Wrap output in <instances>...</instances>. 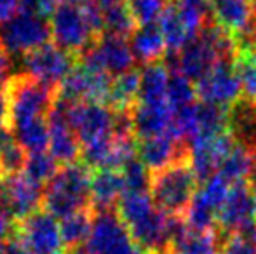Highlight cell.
<instances>
[{
	"mask_svg": "<svg viewBox=\"0 0 256 254\" xmlns=\"http://www.w3.org/2000/svg\"><path fill=\"white\" fill-rule=\"evenodd\" d=\"M91 174L86 164L60 167L58 174L46 185L42 209L58 220L91 207Z\"/></svg>",
	"mask_w": 256,
	"mask_h": 254,
	"instance_id": "obj_1",
	"label": "cell"
},
{
	"mask_svg": "<svg viewBox=\"0 0 256 254\" xmlns=\"http://www.w3.org/2000/svg\"><path fill=\"white\" fill-rule=\"evenodd\" d=\"M9 98V124L16 126L28 120L44 119L56 103V87L42 84L37 78L16 73L6 80Z\"/></svg>",
	"mask_w": 256,
	"mask_h": 254,
	"instance_id": "obj_2",
	"label": "cell"
},
{
	"mask_svg": "<svg viewBox=\"0 0 256 254\" xmlns=\"http://www.w3.org/2000/svg\"><path fill=\"white\" fill-rule=\"evenodd\" d=\"M197 176L188 160H182L162 171L152 173L150 195L158 211L166 214L185 213L197 192Z\"/></svg>",
	"mask_w": 256,
	"mask_h": 254,
	"instance_id": "obj_3",
	"label": "cell"
},
{
	"mask_svg": "<svg viewBox=\"0 0 256 254\" xmlns=\"http://www.w3.org/2000/svg\"><path fill=\"white\" fill-rule=\"evenodd\" d=\"M49 24L54 44L77 58L98 40L86 17L82 3L60 2L51 14Z\"/></svg>",
	"mask_w": 256,
	"mask_h": 254,
	"instance_id": "obj_4",
	"label": "cell"
},
{
	"mask_svg": "<svg viewBox=\"0 0 256 254\" xmlns=\"http://www.w3.org/2000/svg\"><path fill=\"white\" fill-rule=\"evenodd\" d=\"M51 38V24L46 17L26 10H21L0 23V45L9 56H24L49 44Z\"/></svg>",
	"mask_w": 256,
	"mask_h": 254,
	"instance_id": "obj_5",
	"label": "cell"
},
{
	"mask_svg": "<svg viewBox=\"0 0 256 254\" xmlns=\"http://www.w3.org/2000/svg\"><path fill=\"white\" fill-rule=\"evenodd\" d=\"M58 99V98H56ZM64 115L82 145L114 136L115 110L104 103H70L63 101Z\"/></svg>",
	"mask_w": 256,
	"mask_h": 254,
	"instance_id": "obj_6",
	"label": "cell"
},
{
	"mask_svg": "<svg viewBox=\"0 0 256 254\" xmlns=\"http://www.w3.org/2000/svg\"><path fill=\"white\" fill-rule=\"evenodd\" d=\"M216 225L222 235L239 234L253 241L256 235V221L251 185L236 183L230 187L228 195L218 211Z\"/></svg>",
	"mask_w": 256,
	"mask_h": 254,
	"instance_id": "obj_7",
	"label": "cell"
},
{
	"mask_svg": "<svg viewBox=\"0 0 256 254\" xmlns=\"http://www.w3.org/2000/svg\"><path fill=\"white\" fill-rule=\"evenodd\" d=\"M222 61L218 49L214 47L212 40L204 30L197 35L194 40H190L180 52H169L166 58V66L172 73H182L188 80L199 84L204 77H208L209 71Z\"/></svg>",
	"mask_w": 256,
	"mask_h": 254,
	"instance_id": "obj_8",
	"label": "cell"
},
{
	"mask_svg": "<svg viewBox=\"0 0 256 254\" xmlns=\"http://www.w3.org/2000/svg\"><path fill=\"white\" fill-rule=\"evenodd\" d=\"M44 188L26 174L0 176V209L12 221H23L42 209Z\"/></svg>",
	"mask_w": 256,
	"mask_h": 254,
	"instance_id": "obj_9",
	"label": "cell"
},
{
	"mask_svg": "<svg viewBox=\"0 0 256 254\" xmlns=\"http://www.w3.org/2000/svg\"><path fill=\"white\" fill-rule=\"evenodd\" d=\"M23 71L32 78H37L42 84H48L51 87H56L64 80L68 73L77 64V56L63 51L56 44H46L28 54L21 56Z\"/></svg>",
	"mask_w": 256,
	"mask_h": 254,
	"instance_id": "obj_10",
	"label": "cell"
},
{
	"mask_svg": "<svg viewBox=\"0 0 256 254\" xmlns=\"http://www.w3.org/2000/svg\"><path fill=\"white\" fill-rule=\"evenodd\" d=\"M16 237L28 254H66L60 223L44 209L20 221L16 227Z\"/></svg>",
	"mask_w": 256,
	"mask_h": 254,
	"instance_id": "obj_11",
	"label": "cell"
},
{
	"mask_svg": "<svg viewBox=\"0 0 256 254\" xmlns=\"http://www.w3.org/2000/svg\"><path fill=\"white\" fill-rule=\"evenodd\" d=\"M112 87V77L103 71H94L91 68L77 63L75 68L58 85L56 98L70 103H104Z\"/></svg>",
	"mask_w": 256,
	"mask_h": 254,
	"instance_id": "obj_12",
	"label": "cell"
},
{
	"mask_svg": "<svg viewBox=\"0 0 256 254\" xmlns=\"http://www.w3.org/2000/svg\"><path fill=\"white\" fill-rule=\"evenodd\" d=\"M84 66L94 71H103L112 77L132 70L136 58L131 51V45L126 38L112 37V35H102L91 47L78 56Z\"/></svg>",
	"mask_w": 256,
	"mask_h": 254,
	"instance_id": "obj_13",
	"label": "cell"
},
{
	"mask_svg": "<svg viewBox=\"0 0 256 254\" xmlns=\"http://www.w3.org/2000/svg\"><path fill=\"white\" fill-rule=\"evenodd\" d=\"M236 145V139L228 131L220 134L197 136L188 141V164L199 181L214 176L222 160Z\"/></svg>",
	"mask_w": 256,
	"mask_h": 254,
	"instance_id": "obj_14",
	"label": "cell"
},
{
	"mask_svg": "<svg viewBox=\"0 0 256 254\" xmlns=\"http://www.w3.org/2000/svg\"><path fill=\"white\" fill-rule=\"evenodd\" d=\"M197 87V96L202 101L218 105L228 110L234 103L242 98V85L234 70L232 59H222L214 68L204 77Z\"/></svg>",
	"mask_w": 256,
	"mask_h": 254,
	"instance_id": "obj_15",
	"label": "cell"
},
{
	"mask_svg": "<svg viewBox=\"0 0 256 254\" xmlns=\"http://www.w3.org/2000/svg\"><path fill=\"white\" fill-rule=\"evenodd\" d=\"M49 124V153L60 166L77 164L82 157V143L70 127L64 115L63 103L56 99L48 115Z\"/></svg>",
	"mask_w": 256,
	"mask_h": 254,
	"instance_id": "obj_16",
	"label": "cell"
},
{
	"mask_svg": "<svg viewBox=\"0 0 256 254\" xmlns=\"http://www.w3.org/2000/svg\"><path fill=\"white\" fill-rule=\"evenodd\" d=\"M138 159L150 173H157L182 160H188V146L178 141L169 132L138 141Z\"/></svg>",
	"mask_w": 256,
	"mask_h": 254,
	"instance_id": "obj_17",
	"label": "cell"
},
{
	"mask_svg": "<svg viewBox=\"0 0 256 254\" xmlns=\"http://www.w3.org/2000/svg\"><path fill=\"white\" fill-rule=\"evenodd\" d=\"M209 7L212 23L240 40L250 28L256 0H209Z\"/></svg>",
	"mask_w": 256,
	"mask_h": 254,
	"instance_id": "obj_18",
	"label": "cell"
},
{
	"mask_svg": "<svg viewBox=\"0 0 256 254\" xmlns=\"http://www.w3.org/2000/svg\"><path fill=\"white\" fill-rule=\"evenodd\" d=\"M129 237H131V234L118 218L117 211H102V213H94L91 234H89V239L84 246L89 254H104L108 249L120 244L122 241Z\"/></svg>",
	"mask_w": 256,
	"mask_h": 254,
	"instance_id": "obj_19",
	"label": "cell"
},
{
	"mask_svg": "<svg viewBox=\"0 0 256 254\" xmlns=\"http://www.w3.org/2000/svg\"><path fill=\"white\" fill-rule=\"evenodd\" d=\"M134 138L145 139L169 132L172 120V108L164 103H138L131 110Z\"/></svg>",
	"mask_w": 256,
	"mask_h": 254,
	"instance_id": "obj_20",
	"label": "cell"
},
{
	"mask_svg": "<svg viewBox=\"0 0 256 254\" xmlns=\"http://www.w3.org/2000/svg\"><path fill=\"white\" fill-rule=\"evenodd\" d=\"M124 193L126 185L120 171L102 169L91 174V209L94 213L115 209Z\"/></svg>",
	"mask_w": 256,
	"mask_h": 254,
	"instance_id": "obj_21",
	"label": "cell"
},
{
	"mask_svg": "<svg viewBox=\"0 0 256 254\" xmlns=\"http://www.w3.org/2000/svg\"><path fill=\"white\" fill-rule=\"evenodd\" d=\"M228 132L236 143L253 150L256 146V101L242 98L228 108Z\"/></svg>",
	"mask_w": 256,
	"mask_h": 254,
	"instance_id": "obj_22",
	"label": "cell"
},
{
	"mask_svg": "<svg viewBox=\"0 0 256 254\" xmlns=\"http://www.w3.org/2000/svg\"><path fill=\"white\" fill-rule=\"evenodd\" d=\"M131 51L134 54L136 61L143 64L162 61L168 45H166L164 35L158 24H140L131 35Z\"/></svg>",
	"mask_w": 256,
	"mask_h": 254,
	"instance_id": "obj_23",
	"label": "cell"
},
{
	"mask_svg": "<svg viewBox=\"0 0 256 254\" xmlns=\"http://www.w3.org/2000/svg\"><path fill=\"white\" fill-rule=\"evenodd\" d=\"M140 85L142 71L136 68L114 77L106 105L115 112H131L140 101Z\"/></svg>",
	"mask_w": 256,
	"mask_h": 254,
	"instance_id": "obj_24",
	"label": "cell"
},
{
	"mask_svg": "<svg viewBox=\"0 0 256 254\" xmlns=\"http://www.w3.org/2000/svg\"><path fill=\"white\" fill-rule=\"evenodd\" d=\"M169 78H171V71L164 61L145 64V68L142 70L138 103H164Z\"/></svg>",
	"mask_w": 256,
	"mask_h": 254,
	"instance_id": "obj_25",
	"label": "cell"
},
{
	"mask_svg": "<svg viewBox=\"0 0 256 254\" xmlns=\"http://www.w3.org/2000/svg\"><path fill=\"white\" fill-rule=\"evenodd\" d=\"M158 26L164 35L169 52H180L190 40L196 38V35L192 33V30L186 26L183 17L176 10L174 3H169L168 9L164 10V14L158 19Z\"/></svg>",
	"mask_w": 256,
	"mask_h": 254,
	"instance_id": "obj_26",
	"label": "cell"
},
{
	"mask_svg": "<svg viewBox=\"0 0 256 254\" xmlns=\"http://www.w3.org/2000/svg\"><path fill=\"white\" fill-rule=\"evenodd\" d=\"M14 139L26 153L46 152L49 148V124L48 117L28 120L16 126H9Z\"/></svg>",
	"mask_w": 256,
	"mask_h": 254,
	"instance_id": "obj_27",
	"label": "cell"
},
{
	"mask_svg": "<svg viewBox=\"0 0 256 254\" xmlns=\"http://www.w3.org/2000/svg\"><path fill=\"white\" fill-rule=\"evenodd\" d=\"M155 209L157 207H155L150 192H126L118 199L117 207H115L118 218L128 228L148 218Z\"/></svg>",
	"mask_w": 256,
	"mask_h": 254,
	"instance_id": "obj_28",
	"label": "cell"
},
{
	"mask_svg": "<svg viewBox=\"0 0 256 254\" xmlns=\"http://www.w3.org/2000/svg\"><path fill=\"white\" fill-rule=\"evenodd\" d=\"M220 249H222V234L218 230H188L171 246L169 254H220Z\"/></svg>",
	"mask_w": 256,
	"mask_h": 254,
	"instance_id": "obj_29",
	"label": "cell"
},
{
	"mask_svg": "<svg viewBox=\"0 0 256 254\" xmlns=\"http://www.w3.org/2000/svg\"><path fill=\"white\" fill-rule=\"evenodd\" d=\"M92 218H94V211L89 207V209L77 211V213L61 220L60 232L66 251L68 249L78 248V246L88 242L92 227Z\"/></svg>",
	"mask_w": 256,
	"mask_h": 254,
	"instance_id": "obj_30",
	"label": "cell"
},
{
	"mask_svg": "<svg viewBox=\"0 0 256 254\" xmlns=\"http://www.w3.org/2000/svg\"><path fill=\"white\" fill-rule=\"evenodd\" d=\"M251 173V150L236 143L228 155L222 160L218 173L226 183H246Z\"/></svg>",
	"mask_w": 256,
	"mask_h": 254,
	"instance_id": "obj_31",
	"label": "cell"
},
{
	"mask_svg": "<svg viewBox=\"0 0 256 254\" xmlns=\"http://www.w3.org/2000/svg\"><path fill=\"white\" fill-rule=\"evenodd\" d=\"M232 64L242 85V96L256 101V49L239 44Z\"/></svg>",
	"mask_w": 256,
	"mask_h": 254,
	"instance_id": "obj_32",
	"label": "cell"
},
{
	"mask_svg": "<svg viewBox=\"0 0 256 254\" xmlns=\"http://www.w3.org/2000/svg\"><path fill=\"white\" fill-rule=\"evenodd\" d=\"M136 21L128 3H115L103 9V35L128 38L134 33Z\"/></svg>",
	"mask_w": 256,
	"mask_h": 254,
	"instance_id": "obj_33",
	"label": "cell"
},
{
	"mask_svg": "<svg viewBox=\"0 0 256 254\" xmlns=\"http://www.w3.org/2000/svg\"><path fill=\"white\" fill-rule=\"evenodd\" d=\"M60 171V164L54 160V157L48 152L28 153L26 162H24L23 174H26L32 181L44 187Z\"/></svg>",
	"mask_w": 256,
	"mask_h": 254,
	"instance_id": "obj_34",
	"label": "cell"
},
{
	"mask_svg": "<svg viewBox=\"0 0 256 254\" xmlns=\"http://www.w3.org/2000/svg\"><path fill=\"white\" fill-rule=\"evenodd\" d=\"M174 7L196 37L209 23V0H174Z\"/></svg>",
	"mask_w": 256,
	"mask_h": 254,
	"instance_id": "obj_35",
	"label": "cell"
},
{
	"mask_svg": "<svg viewBox=\"0 0 256 254\" xmlns=\"http://www.w3.org/2000/svg\"><path fill=\"white\" fill-rule=\"evenodd\" d=\"M197 98V87L194 85L192 80L183 77L182 73H171L168 85V94L166 101L172 110H182L185 106L194 105Z\"/></svg>",
	"mask_w": 256,
	"mask_h": 254,
	"instance_id": "obj_36",
	"label": "cell"
},
{
	"mask_svg": "<svg viewBox=\"0 0 256 254\" xmlns=\"http://www.w3.org/2000/svg\"><path fill=\"white\" fill-rule=\"evenodd\" d=\"M124 178L126 192H150L152 183V173L145 167V164L136 157L131 162H128L120 169Z\"/></svg>",
	"mask_w": 256,
	"mask_h": 254,
	"instance_id": "obj_37",
	"label": "cell"
},
{
	"mask_svg": "<svg viewBox=\"0 0 256 254\" xmlns=\"http://www.w3.org/2000/svg\"><path fill=\"white\" fill-rule=\"evenodd\" d=\"M169 0H128V7L136 24H152L160 19Z\"/></svg>",
	"mask_w": 256,
	"mask_h": 254,
	"instance_id": "obj_38",
	"label": "cell"
},
{
	"mask_svg": "<svg viewBox=\"0 0 256 254\" xmlns=\"http://www.w3.org/2000/svg\"><path fill=\"white\" fill-rule=\"evenodd\" d=\"M220 254H256V246L251 239L239 234H230L222 239Z\"/></svg>",
	"mask_w": 256,
	"mask_h": 254,
	"instance_id": "obj_39",
	"label": "cell"
},
{
	"mask_svg": "<svg viewBox=\"0 0 256 254\" xmlns=\"http://www.w3.org/2000/svg\"><path fill=\"white\" fill-rule=\"evenodd\" d=\"M18 5L21 7V10H26V12L40 17H48L56 9V0H18Z\"/></svg>",
	"mask_w": 256,
	"mask_h": 254,
	"instance_id": "obj_40",
	"label": "cell"
},
{
	"mask_svg": "<svg viewBox=\"0 0 256 254\" xmlns=\"http://www.w3.org/2000/svg\"><path fill=\"white\" fill-rule=\"evenodd\" d=\"M104 254H146V253L143 251V249L140 248V246L136 244L131 237H129V239H126V241H122L120 244H117L112 249H108Z\"/></svg>",
	"mask_w": 256,
	"mask_h": 254,
	"instance_id": "obj_41",
	"label": "cell"
},
{
	"mask_svg": "<svg viewBox=\"0 0 256 254\" xmlns=\"http://www.w3.org/2000/svg\"><path fill=\"white\" fill-rule=\"evenodd\" d=\"M9 124V98H7L6 82H0V126Z\"/></svg>",
	"mask_w": 256,
	"mask_h": 254,
	"instance_id": "obj_42",
	"label": "cell"
},
{
	"mask_svg": "<svg viewBox=\"0 0 256 254\" xmlns=\"http://www.w3.org/2000/svg\"><path fill=\"white\" fill-rule=\"evenodd\" d=\"M2 254H28V251L23 248L20 239H18L16 234H14L10 239H7L6 242H2Z\"/></svg>",
	"mask_w": 256,
	"mask_h": 254,
	"instance_id": "obj_43",
	"label": "cell"
},
{
	"mask_svg": "<svg viewBox=\"0 0 256 254\" xmlns=\"http://www.w3.org/2000/svg\"><path fill=\"white\" fill-rule=\"evenodd\" d=\"M12 232H14L12 220L0 209V242H6L7 239L12 237Z\"/></svg>",
	"mask_w": 256,
	"mask_h": 254,
	"instance_id": "obj_44",
	"label": "cell"
},
{
	"mask_svg": "<svg viewBox=\"0 0 256 254\" xmlns=\"http://www.w3.org/2000/svg\"><path fill=\"white\" fill-rule=\"evenodd\" d=\"M18 0H0V23L7 21L16 14Z\"/></svg>",
	"mask_w": 256,
	"mask_h": 254,
	"instance_id": "obj_45",
	"label": "cell"
},
{
	"mask_svg": "<svg viewBox=\"0 0 256 254\" xmlns=\"http://www.w3.org/2000/svg\"><path fill=\"white\" fill-rule=\"evenodd\" d=\"M239 44L242 45H251V47L256 49V7H254V12H253V17H251V23H250V28H248L246 35L239 40Z\"/></svg>",
	"mask_w": 256,
	"mask_h": 254,
	"instance_id": "obj_46",
	"label": "cell"
},
{
	"mask_svg": "<svg viewBox=\"0 0 256 254\" xmlns=\"http://www.w3.org/2000/svg\"><path fill=\"white\" fill-rule=\"evenodd\" d=\"M7 68H9V54L2 49L0 45V80L4 78V75L7 73Z\"/></svg>",
	"mask_w": 256,
	"mask_h": 254,
	"instance_id": "obj_47",
	"label": "cell"
},
{
	"mask_svg": "<svg viewBox=\"0 0 256 254\" xmlns=\"http://www.w3.org/2000/svg\"><path fill=\"white\" fill-rule=\"evenodd\" d=\"M248 181H251L250 185L256 187V146L251 150V173H250V180Z\"/></svg>",
	"mask_w": 256,
	"mask_h": 254,
	"instance_id": "obj_48",
	"label": "cell"
},
{
	"mask_svg": "<svg viewBox=\"0 0 256 254\" xmlns=\"http://www.w3.org/2000/svg\"><path fill=\"white\" fill-rule=\"evenodd\" d=\"M94 2H98L100 5L103 7H110V5H115V3H124V0H94Z\"/></svg>",
	"mask_w": 256,
	"mask_h": 254,
	"instance_id": "obj_49",
	"label": "cell"
},
{
	"mask_svg": "<svg viewBox=\"0 0 256 254\" xmlns=\"http://www.w3.org/2000/svg\"><path fill=\"white\" fill-rule=\"evenodd\" d=\"M60 2H72V3H82L86 0H60Z\"/></svg>",
	"mask_w": 256,
	"mask_h": 254,
	"instance_id": "obj_50",
	"label": "cell"
},
{
	"mask_svg": "<svg viewBox=\"0 0 256 254\" xmlns=\"http://www.w3.org/2000/svg\"><path fill=\"white\" fill-rule=\"evenodd\" d=\"M253 199H254V216H256V187H253Z\"/></svg>",
	"mask_w": 256,
	"mask_h": 254,
	"instance_id": "obj_51",
	"label": "cell"
},
{
	"mask_svg": "<svg viewBox=\"0 0 256 254\" xmlns=\"http://www.w3.org/2000/svg\"><path fill=\"white\" fill-rule=\"evenodd\" d=\"M253 242H254V246H256V235H254V239H253Z\"/></svg>",
	"mask_w": 256,
	"mask_h": 254,
	"instance_id": "obj_52",
	"label": "cell"
},
{
	"mask_svg": "<svg viewBox=\"0 0 256 254\" xmlns=\"http://www.w3.org/2000/svg\"><path fill=\"white\" fill-rule=\"evenodd\" d=\"M168 254H169V253H168Z\"/></svg>",
	"mask_w": 256,
	"mask_h": 254,
	"instance_id": "obj_53",
	"label": "cell"
}]
</instances>
